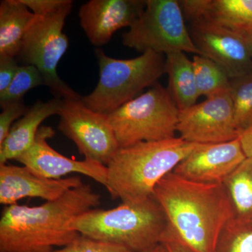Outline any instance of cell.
Here are the masks:
<instances>
[{"instance_id": "1", "label": "cell", "mask_w": 252, "mask_h": 252, "mask_svg": "<svg viewBox=\"0 0 252 252\" xmlns=\"http://www.w3.org/2000/svg\"><path fill=\"white\" fill-rule=\"evenodd\" d=\"M152 196L165 212L172 235L191 252H214L233 219L223 184L198 183L172 172L157 184Z\"/></svg>"}, {"instance_id": "2", "label": "cell", "mask_w": 252, "mask_h": 252, "mask_svg": "<svg viewBox=\"0 0 252 252\" xmlns=\"http://www.w3.org/2000/svg\"><path fill=\"white\" fill-rule=\"evenodd\" d=\"M99 193L83 184L39 206H4L0 219V252H51L66 246L80 234L66 226L73 217L95 209Z\"/></svg>"}, {"instance_id": "3", "label": "cell", "mask_w": 252, "mask_h": 252, "mask_svg": "<svg viewBox=\"0 0 252 252\" xmlns=\"http://www.w3.org/2000/svg\"><path fill=\"white\" fill-rule=\"evenodd\" d=\"M199 144L175 137L119 149L107 165L111 198L133 204L152 196L157 184Z\"/></svg>"}, {"instance_id": "4", "label": "cell", "mask_w": 252, "mask_h": 252, "mask_svg": "<svg viewBox=\"0 0 252 252\" xmlns=\"http://www.w3.org/2000/svg\"><path fill=\"white\" fill-rule=\"evenodd\" d=\"M79 234L119 245L132 252H147L163 243L170 224L153 196L109 210L93 209L73 217L66 225Z\"/></svg>"}, {"instance_id": "5", "label": "cell", "mask_w": 252, "mask_h": 252, "mask_svg": "<svg viewBox=\"0 0 252 252\" xmlns=\"http://www.w3.org/2000/svg\"><path fill=\"white\" fill-rule=\"evenodd\" d=\"M94 54L99 69L98 83L81 99L88 108L101 114H112L146 88L156 85L165 74V55L154 51L130 59H113L100 49Z\"/></svg>"}, {"instance_id": "6", "label": "cell", "mask_w": 252, "mask_h": 252, "mask_svg": "<svg viewBox=\"0 0 252 252\" xmlns=\"http://www.w3.org/2000/svg\"><path fill=\"white\" fill-rule=\"evenodd\" d=\"M180 110L167 88L157 83L109 114L119 149L175 137Z\"/></svg>"}, {"instance_id": "7", "label": "cell", "mask_w": 252, "mask_h": 252, "mask_svg": "<svg viewBox=\"0 0 252 252\" xmlns=\"http://www.w3.org/2000/svg\"><path fill=\"white\" fill-rule=\"evenodd\" d=\"M73 1L56 14L36 16L23 37L17 57L22 64L32 65L42 74L45 86L56 98L79 99L80 94L60 78L58 64L69 46V39L63 32L66 18L72 9Z\"/></svg>"}, {"instance_id": "8", "label": "cell", "mask_w": 252, "mask_h": 252, "mask_svg": "<svg viewBox=\"0 0 252 252\" xmlns=\"http://www.w3.org/2000/svg\"><path fill=\"white\" fill-rule=\"evenodd\" d=\"M186 23L178 0H146L143 13L123 34L122 44L141 53L202 56Z\"/></svg>"}, {"instance_id": "9", "label": "cell", "mask_w": 252, "mask_h": 252, "mask_svg": "<svg viewBox=\"0 0 252 252\" xmlns=\"http://www.w3.org/2000/svg\"><path fill=\"white\" fill-rule=\"evenodd\" d=\"M59 115V130L79 153L107 166L119 149L108 115L88 108L81 99H63Z\"/></svg>"}, {"instance_id": "10", "label": "cell", "mask_w": 252, "mask_h": 252, "mask_svg": "<svg viewBox=\"0 0 252 252\" xmlns=\"http://www.w3.org/2000/svg\"><path fill=\"white\" fill-rule=\"evenodd\" d=\"M177 132L182 140L195 144H219L238 138L229 91L182 110Z\"/></svg>"}, {"instance_id": "11", "label": "cell", "mask_w": 252, "mask_h": 252, "mask_svg": "<svg viewBox=\"0 0 252 252\" xmlns=\"http://www.w3.org/2000/svg\"><path fill=\"white\" fill-rule=\"evenodd\" d=\"M188 28L202 56L218 64L230 79L252 72L251 53L238 31L206 19L192 23Z\"/></svg>"}, {"instance_id": "12", "label": "cell", "mask_w": 252, "mask_h": 252, "mask_svg": "<svg viewBox=\"0 0 252 252\" xmlns=\"http://www.w3.org/2000/svg\"><path fill=\"white\" fill-rule=\"evenodd\" d=\"M54 135L55 131L51 127L41 126L34 143L16 160L41 177L59 180L68 174L79 173L107 189V166L89 159L77 160L59 153L47 142Z\"/></svg>"}, {"instance_id": "13", "label": "cell", "mask_w": 252, "mask_h": 252, "mask_svg": "<svg viewBox=\"0 0 252 252\" xmlns=\"http://www.w3.org/2000/svg\"><path fill=\"white\" fill-rule=\"evenodd\" d=\"M240 139L219 144H200L173 170L186 180L223 184L245 160Z\"/></svg>"}, {"instance_id": "14", "label": "cell", "mask_w": 252, "mask_h": 252, "mask_svg": "<svg viewBox=\"0 0 252 252\" xmlns=\"http://www.w3.org/2000/svg\"><path fill=\"white\" fill-rule=\"evenodd\" d=\"M145 7L146 0H91L79 9L81 27L91 44L99 47L119 29L130 28Z\"/></svg>"}, {"instance_id": "15", "label": "cell", "mask_w": 252, "mask_h": 252, "mask_svg": "<svg viewBox=\"0 0 252 252\" xmlns=\"http://www.w3.org/2000/svg\"><path fill=\"white\" fill-rule=\"evenodd\" d=\"M83 184L79 176L52 180L36 175L24 165L2 164L0 165V203L9 206L28 197L52 201Z\"/></svg>"}, {"instance_id": "16", "label": "cell", "mask_w": 252, "mask_h": 252, "mask_svg": "<svg viewBox=\"0 0 252 252\" xmlns=\"http://www.w3.org/2000/svg\"><path fill=\"white\" fill-rule=\"evenodd\" d=\"M62 102L63 99L56 97L46 102L37 101L14 123L9 135L0 145V165L16 160L32 145L41 124L48 118L59 115Z\"/></svg>"}, {"instance_id": "17", "label": "cell", "mask_w": 252, "mask_h": 252, "mask_svg": "<svg viewBox=\"0 0 252 252\" xmlns=\"http://www.w3.org/2000/svg\"><path fill=\"white\" fill-rule=\"evenodd\" d=\"M35 15L21 0L0 1V56L16 58Z\"/></svg>"}, {"instance_id": "18", "label": "cell", "mask_w": 252, "mask_h": 252, "mask_svg": "<svg viewBox=\"0 0 252 252\" xmlns=\"http://www.w3.org/2000/svg\"><path fill=\"white\" fill-rule=\"evenodd\" d=\"M165 74L168 76L167 91L180 111L196 104L200 95L193 61L186 53H172L165 56Z\"/></svg>"}, {"instance_id": "19", "label": "cell", "mask_w": 252, "mask_h": 252, "mask_svg": "<svg viewBox=\"0 0 252 252\" xmlns=\"http://www.w3.org/2000/svg\"><path fill=\"white\" fill-rule=\"evenodd\" d=\"M223 185L231 203L233 220L252 225V159L246 158Z\"/></svg>"}, {"instance_id": "20", "label": "cell", "mask_w": 252, "mask_h": 252, "mask_svg": "<svg viewBox=\"0 0 252 252\" xmlns=\"http://www.w3.org/2000/svg\"><path fill=\"white\" fill-rule=\"evenodd\" d=\"M205 19L234 31L252 30V0H211Z\"/></svg>"}, {"instance_id": "21", "label": "cell", "mask_w": 252, "mask_h": 252, "mask_svg": "<svg viewBox=\"0 0 252 252\" xmlns=\"http://www.w3.org/2000/svg\"><path fill=\"white\" fill-rule=\"evenodd\" d=\"M192 61L200 97L210 98L229 91L230 79L218 64L200 55H194Z\"/></svg>"}, {"instance_id": "22", "label": "cell", "mask_w": 252, "mask_h": 252, "mask_svg": "<svg viewBox=\"0 0 252 252\" xmlns=\"http://www.w3.org/2000/svg\"><path fill=\"white\" fill-rule=\"evenodd\" d=\"M229 94L240 135L252 126V72L230 79Z\"/></svg>"}, {"instance_id": "23", "label": "cell", "mask_w": 252, "mask_h": 252, "mask_svg": "<svg viewBox=\"0 0 252 252\" xmlns=\"http://www.w3.org/2000/svg\"><path fill=\"white\" fill-rule=\"evenodd\" d=\"M40 86H45V82L39 69L34 66L21 64L9 87L0 94L1 107L11 102L22 101L28 91Z\"/></svg>"}, {"instance_id": "24", "label": "cell", "mask_w": 252, "mask_h": 252, "mask_svg": "<svg viewBox=\"0 0 252 252\" xmlns=\"http://www.w3.org/2000/svg\"><path fill=\"white\" fill-rule=\"evenodd\" d=\"M214 252H252V225L230 220L220 233Z\"/></svg>"}, {"instance_id": "25", "label": "cell", "mask_w": 252, "mask_h": 252, "mask_svg": "<svg viewBox=\"0 0 252 252\" xmlns=\"http://www.w3.org/2000/svg\"><path fill=\"white\" fill-rule=\"evenodd\" d=\"M51 252H132L123 247L104 243L81 235L72 243Z\"/></svg>"}, {"instance_id": "26", "label": "cell", "mask_w": 252, "mask_h": 252, "mask_svg": "<svg viewBox=\"0 0 252 252\" xmlns=\"http://www.w3.org/2000/svg\"><path fill=\"white\" fill-rule=\"evenodd\" d=\"M1 108L2 112L0 114V145L9 135L14 121L23 117L30 109L23 100L11 102Z\"/></svg>"}, {"instance_id": "27", "label": "cell", "mask_w": 252, "mask_h": 252, "mask_svg": "<svg viewBox=\"0 0 252 252\" xmlns=\"http://www.w3.org/2000/svg\"><path fill=\"white\" fill-rule=\"evenodd\" d=\"M186 23L189 25L205 19L211 0H178Z\"/></svg>"}, {"instance_id": "28", "label": "cell", "mask_w": 252, "mask_h": 252, "mask_svg": "<svg viewBox=\"0 0 252 252\" xmlns=\"http://www.w3.org/2000/svg\"><path fill=\"white\" fill-rule=\"evenodd\" d=\"M72 0H21L34 15L41 17L56 14Z\"/></svg>"}, {"instance_id": "29", "label": "cell", "mask_w": 252, "mask_h": 252, "mask_svg": "<svg viewBox=\"0 0 252 252\" xmlns=\"http://www.w3.org/2000/svg\"><path fill=\"white\" fill-rule=\"evenodd\" d=\"M19 67L16 58L0 56V94L9 87Z\"/></svg>"}, {"instance_id": "30", "label": "cell", "mask_w": 252, "mask_h": 252, "mask_svg": "<svg viewBox=\"0 0 252 252\" xmlns=\"http://www.w3.org/2000/svg\"><path fill=\"white\" fill-rule=\"evenodd\" d=\"M247 158L252 159V126L239 136Z\"/></svg>"}, {"instance_id": "31", "label": "cell", "mask_w": 252, "mask_h": 252, "mask_svg": "<svg viewBox=\"0 0 252 252\" xmlns=\"http://www.w3.org/2000/svg\"><path fill=\"white\" fill-rule=\"evenodd\" d=\"M162 244L165 245L167 252H191L190 250H189L188 249L186 248V247L184 246L183 245H182V244L172 235L171 232L170 231Z\"/></svg>"}, {"instance_id": "32", "label": "cell", "mask_w": 252, "mask_h": 252, "mask_svg": "<svg viewBox=\"0 0 252 252\" xmlns=\"http://www.w3.org/2000/svg\"><path fill=\"white\" fill-rule=\"evenodd\" d=\"M243 35L244 39L246 41L247 44L250 49V53L252 56V30L248 31H237Z\"/></svg>"}, {"instance_id": "33", "label": "cell", "mask_w": 252, "mask_h": 252, "mask_svg": "<svg viewBox=\"0 0 252 252\" xmlns=\"http://www.w3.org/2000/svg\"><path fill=\"white\" fill-rule=\"evenodd\" d=\"M147 252H167L166 248H165V245L163 244H159L157 246L154 247L152 250Z\"/></svg>"}]
</instances>
